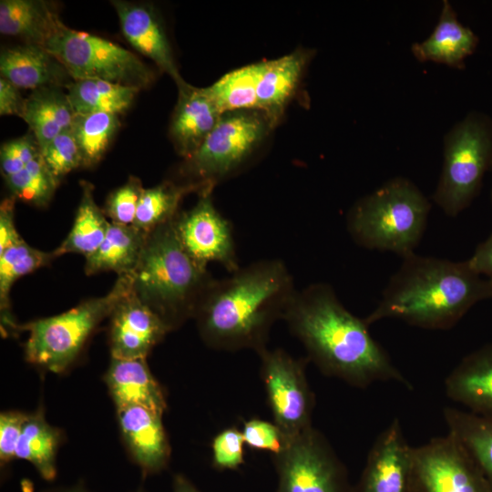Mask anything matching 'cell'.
Returning <instances> with one entry per match:
<instances>
[{
    "instance_id": "obj_18",
    "label": "cell",
    "mask_w": 492,
    "mask_h": 492,
    "mask_svg": "<svg viewBox=\"0 0 492 492\" xmlns=\"http://www.w3.org/2000/svg\"><path fill=\"white\" fill-rule=\"evenodd\" d=\"M178 88L169 136L178 154L188 159L200 149L222 114L205 87H195L184 81Z\"/></svg>"
},
{
    "instance_id": "obj_49",
    "label": "cell",
    "mask_w": 492,
    "mask_h": 492,
    "mask_svg": "<svg viewBox=\"0 0 492 492\" xmlns=\"http://www.w3.org/2000/svg\"><path fill=\"white\" fill-rule=\"evenodd\" d=\"M491 203H492V189H491Z\"/></svg>"
},
{
    "instance_id": "obj_24",
    "label": "cell",
    "mask_w": 492,
    "mask_h": 492,
    "mask_svg": "<svg viewBox=\"0 0 492 492\" xmlns=\"http://www.w3.org/2000/svg\"><path fill=\"white\" fill-rule=\"evenodd\" d=\"M63 22L53 4L43 0H1L0 32L44 47Z\"/></svg>"
},
{
    "instance_id": "obj_10",
    "label": "cell",
    "mask_w": 492,
    "mask_h": 492,
    "mask_svg": "<svg viewBox=\"0 0 492 492\" xmlns=\"http://www.w3.org/2000/svg\"><path fill=\"white\" fill-rule=\"evenodd\" d=\"M276 492H354L348 471L327 438L313 426L284 442L273 456Z\"/></svg>"
},
{
    "instance_id": "obj_6",
    "label": "cell",
    "mask_w": 492,
    "mask_h": 492,
    "mask_svg": "<svg viewBox=\"0 0 492 492\" xmlns=\"http://www.w3.org/2000/svg\"><path fill=\"white\" fill-rule=\"evenodd\" d=\"M132 286L130 275H120L102 297L90 298L57 315L20 325L27 331L25 359L36 367L62 374L81 354L85 344L104 319L108 318L118 300Z\"/></svg>"
},
{
    "instance_id": "obj_8",
    "label": "cell",
    "mask_w": 492,
    "mask_h": 492,
    "mask_svg": "<svg viewBox=\"0 0 492 492\" xmlns=\"http://www.w3.org/2000/svg\"><path fill=\"white\" fill-rule=\"evenodd\" d=\"M44 47L72 80L97 79L142 89L154 78L135 54L103 37L74 30L62 23Z\"/></svg>"
},
{
    "instance_id": "obj_30",
    "label": "cell",
    "mask_w": 492,
    "mask_h": 492,
    "mask_svg": "<svg viewBox=\"0 0 492 492\" xmlns=\"http://www.w3.org/2000/svg\"><path fill=\"white\" fill-rule=\"evenodd\" d=\"M82 194L72 228L62 241L53 251L56 257L66 253H77L87 257L103 242L110 222L94 199V187L91 183L81 181Z\"/></svg>"
},
{
    "instance_id": "obj_9",
    "label": "cell",
    "mask_w": 492,
    "mask_h": 492,
    "mask_svg": "<svg viewBox=\"0 0 492 492\" xmlns=\"http://www.w3.org/2000/svg\"><path fill=\"white\" fill-rule=\"evenodd\" d=\"M265 115L257 109L226 112L205 141L180 169L185 183L215 187L236 172L272 129Z\"/></svg>"
},
{
    "instance_id": "obj_20",
    "label": "cell",
    "mask_w": 492,
    "mask_h": 492,
    "mask_svg": "<svg viewBox=\"0 0 492 492\" xmlns=\"http://www.w3.org/2000/svg\"><path fill=\"white\" fill-rule=\"evenodd\" d=\"M104 380L117 410L141 406L164 415L167 409L165 393L152 374L146 358L111 357Z\"/></svg>"
},
{
    "instance_id": "obj_12",
    "label": "cell",
    "mask_w": 492,
    "mask_h": 492,
    "mask_svg": "<svg viewBox=\"0 0 492 492\" xmlns=\"http://www.w3.org/2000/svg\"><path fill=\"white\" fill-rule=\"evenodd\" d=\"M411 492H491L480 470L447 433L413 447Z\"/></svg>"
},
{
    "instance_id": "obj_39",
    "label": "cell",
    "mask_w": 492,
    "mask_h": 492,
    "mask_svg": "<svg viewBox=\"0 0 492 492\" xmlns=\"http://www.w3.org/2000/svg\"><path fill=\"white\" fill-rule=\"evenodd\" d=\"M40 154V149L33 134L10 140L0 150L1 171L4 178L21 171Z\"/></svg>"
},
{
    "instance_id": "obj_43",
    "label": "cell",
    "mask_w": 492,
    "mask_h": 492,
    "mask_svg": "<svg viewBox=\"0 0 492 492\" xmlns=\"http://www.w3.org/2000/svg\"><path fill=\"white\" fill-rule=\"evenodd\" d=\"M24 98L19 88L4 77H0V115L22 117L25 108Z\"/></svg>"
},
{
    "instance_id": "obj_31",
    "label": "cell",
    "mask_w": 492,
    "mask_h": 492,
    "mask_svg": "<svg viewBox=\"0 0 492 492\" xmlns=\"http://www.w3.org/2000/svg\"><path fill=\"white\" fill-rule=\"evenodd\" d=\"M213 187L202 183H176L166 180L152 188L143 190L133 226L149 234L156 228L173 220L179 213L183 198L191 193L199 194Z\"/></svg>"
},
{
    "instance_id": "obj_13",
    "label": "cell",
    "mask_w": 492,
    "mask_h": 492,
    "mask_svg": "<svg viewBox=\"0 0 492 492\" xmlns=\"http://www.w3.org/2000/svg\"><path fill=\"white\" fill-rule=\"evenodd\" d=\"M212 190L199 194L196 204L174 219L178 238L185 251L199 263L218 262L229 272L239 266L231 223L212 200Z\"/></svg>"
},
{
    "instance_id": "obj_4",
    "label": "cell",
    "mask_w": 492,
    "mask_h": 492,
    "mask_svg": "<svg viewBox=\"0 0 492 492\" xmlns=\"http://www.w3.org/2000/svg\"><path fill=\"white\" fill-rule=\"evenodd\" d=\"M132 290L169 332L193 319L214 282L207 266L182 247L174 220L149 232L133 273Z\"/></svg>"
},
{
    "instance_id": "obj_7",
    "label": "cell",
    "mask_w": 492,
    "mask_h": 492,
    "mask_svg": "<svg viewBox=\"0 0 492 492\" xmlns=\"http://www.w3.org/2000/svg\"><path fill=\"white\" fill-rule=\"evenodd\" d=\"M492 170V117L469 111L443 137V164L433 201L456 217L479 195L484 176Z\"/></svg>"
},
{
    "instance_id": "obj_38",
    "label": "cell",
    "mask_w": 492,
    "mask_h": 492,
    "mask_svg": "<svg viewBox=\"0 0 492 492\" xmlns=\"http://www.w3.org/2000/svg\"><path fill=\"white\" fill-rule=\"evenodd\" d=\"M244 445L241 430L236 427L218 433L211 443L212 466L220 471L239 469L244 464Z\"/></svg>"
},
{
    "instance_id": "obj_2",
    "label": "cell",
    "mask_w": 492,
    "mask_h": 492,
    "mask_svg": "<svg viewBox=\"0 0 492 492\" xmlns=\"http://www.w3.org/2000/svg\"><path fill=\"white\" fill-rule=\"evenodd\" d=\"M297 289L284 262L254 261L229 277L215 279L193 320L210 348L235 352L267 347L272 327L283 320Z\"/></svg>"
},
{
    "instance_id": "obj_33",
    "label": "cell",
    "mask_w": 492,
    "mask_h": 492,
    "mask_svg": "<svg viewBox=\"0 0 492 492\" xmlns=\"http://www.w3.org/2000/svg\"><path fill=\"white\" fill-rule=\"evenodd\" d=\"M262 67L263 61H260L234 69L205 87L221 114L257 109V85Z\"/></svg>"
},
{
    "instance_id": "obj_40",
    "label": "cell",
    "mask_w": 492,
    "mask_h": 492,
    "mask_svg": "<svg viewBox=\"0 0 492 492\" xmlns=\"http://www.w3.org/2000/svg\"><path fill=\"white\" fill-rule=\"evenodd\" d=\"M244 443L251 448L269 451L273 456L283 447L284 441L278 426L272 422L252 418L243 424Z\"/></svg>"
},
{
    "instance_id": "obj_48",
    "label": "cell",
    "mask_w": 492,
    "mask_h": 492,
    "mask_svg": "<svg viewBox=\"0 0 492 492\" xmlns=\"http://www.w3.org/2000/svg\"><path fill=\"white\" fill-rule=\"evenodd\" d=\"M134 492H147L143 485H140Z\"/></svg>"
},
{
    "instance_id": "obj_23",
    "label": "cell",
    "mask_w": 492,
    "mask_h": 492,
    "mask_svg": "<svg viewBox=\"0 0 492 492\" xmlns=\"http://www.w3.org/2000/svg\"><path fill=\"white\" fill-rule=\"evenodd\" d=\"M312 52L299 49L273 60L263 61L257 85V109L273 128L293 96Z\"/></svg>"
},
{
    "instance_id": "obj_25",
    "label": "cell",
    "mask_w": 492,
    "mask_h": 492,
    "mask_svg": "<svg viewBox=\"0 0 492 492\" xmlns=\"http://www.w3.org/2000/svg\"><path fill=\"white\" fill-rule=\"evenodd\" d=\"M75 117L67 92L61 87L35 89L26 98L22 118L36 138L40 151L59 133L71 128Z\"/></svg>"
},
{
    "instance_id": "obj_45",
    "label": "cell",
    "mask_w": 492,
    "mask_h": 492,
    "mask_svg": "<svg viewBox=\"0 0 492 492\" xmlns=\"http://www.w3.org/2000/svg\"><path fill=\"white\" fill-rule=\"evenodd\" d=\"M171 492H201L186 476L177 473L172 477Z\"/></svg>"
},
{
    "instance_id": "obj_3",
    "label": "cell",
    "mask_w": 492,
    "mask_h": 492,
    "mask_svg": "<svg viewBox=\"0 0 492 492\" xmlns=\"http://www.w3.org/2000/svg\"><path fill=\"white\" fill-rule=\"evenodd\" d=\"M492 299V282L468 263L415 252L403 258L377 306L364 317L371 324L398 319L410 325L446 330L478 302Z\"/></svg>"
},
{
    "instance_id": "obj_47",
    "label": "cell",
    "mask_w": 492,
    "mask_h": 492,
    "mask_svg": "<svg viewBox=\"0 0 492 492\" xmlns=\"http://www.w3.org/2000/svg\"><path fill=\"white\" fill-rule=\"evenodd\" d=\"M20 488L21 492H35L34 482L27 477H24L20 481Z\"/></svg>"
},
{
    "instance_id": "obj_17",
    "label": "cell",
    "mask_w": 492,
    "mask_h": 492,
    "mask_svg": "<svg viewBox=\"0 0 492 492\" xmlns=\"http://www.w3.org/2000/svg\"><path fill=\"white\" fill-rule=\"evenodd\" d=\"M128 42L150 58L176 82H184L176 65L166 31L156 10L149 5L122 0L111 2Z\"/></svg>"
},
{
    "instance_id": "obj_36",
    "label": "cell",
    "mask_w": 492,
    "mask_h": 492,
    "mask_svg": "<svg viewBox=\"0 0 492 492\" xmlns=\"http://www.w3.org/2000/svg\"><path fill=\"white\" fill-rule=\"evenodd\" d=\"M52 176L58 181L72 170L83 167V159L71 128L59 133L40 151Z\"/></svg>"
},
{
    "instance_id": "obj_42",
    "label": "cell",
    "mask_w": 492,
    "mask_h": 492,
    "mask_svg": "<svg viewBox=\"0 0 492 492\" xmlns=\"http://www.w3.org/2000/svg\"><path fill=\"white\" fill-rule=\"evenodd\" d=\"M15 198L9 196L2 200L0 206V251L20 242L24 239L15 225Z\"/></svg>"
},
{
    "instance_id": "obj_16",
    "label": "cell",
    "mask_w": 492,
    "mask_h": 492,
    "mask_svg": "<svg viewBox=\"0 0 492 492\" xmlns=\"http://www.w3.org/2000/svg\"><path fill=\"white\" fill-rule=\"evenodd\" d=\"M121 439L133 462L144 476L159 474L168 467L171 447L162 415L141 406L117 410Z\"/></svg>"
},
{
    "instance_id": "obj_46",
    "label": "cell",
    "mask_w": 492,
    "mask_h": 492,
    "mask_svg": "<svg viewBox=\"0 0 492 492\" xmlns=\"http://www.w3.org/2000/svg\"><path fill=\"white\" fill-rule=\"evenodd\" d=\"M42 492H91L83 481H78L71 486L53 487Z\"/></svg>"
},
{
    "instance_id": "obj_1",
    "label": "cell",
    "mask_w": 492,
    "mask_h": 492,
    "mask_svg": "<svg viewBox=\"0 0 492 492\" xmlns=\"http://www.w3.org/2000/svg\"><path fill=\"white\" fill-rule=\"evenodd\" d=\"M283 321L303 345L307 359L323 374L358 388L396 382L412 389L385 349L371 335L364 319L348 311L331 285L315 282L297 290Z\"/></svg>"
},
{
    "instance_id": "obj_5",
    "label": "cell",
    "mask_w": 492,
    "mask_h": 492,
    "mask_svg": "<svg viewBox=\"0 0 492 492\" xmlns=\"http://www.w3.org/2000/svg\"><path fill=\"white\" fill-rule=\"evenodd\" d=\"M431 202L409 179L395 177L360 198L346 216V228L359 246L402 258L415 252Z\"/></svg>"
},
{
    "instance_id": "obj_26",
    "label": "cell",
    "mask_w": 492,
    "mask_h": 492,
    "mask_svg": "<svg viewBox=\"0 0 492 492\" xmlns=\"http://www.w3.org/2000/svg\"><path fill=\"white\" fill-rule=\"evenodd\" d=\"M147 236V233L133 225L110 222L103 242L92 254L86 257V274L114 272L118 276L131 275L140 260Z\"/></svg>"
},
{
    "instance_id": "obj_34",
    "label": "cell",
    "mask_w": 492,
    "mask_h": 492,
    "mask_svg": "<svg viewBox=\"0 0 492 492\" xmlns=\"http://www.w3.org/2000/svg\"><path fill=\"white\" fill-rule=\"evenodd\" d=\"M119 126L116 114H75L71 130L81 152L83 167L90 168L99 162Z\"/></svg>"
},
{
    "instance_id": "obj_35",
    "label": "cell",
    "mask_w": 492,
    "mask_h": 492,
    "mask_svg": "<svg viewBox=\"0 0 492 492\" xmlns=\"http://www.w3.org/2000/svg\"><path fill=\"white\" fill-rule=\"evenodd\" d=\"M11 195L36 207H46L59 182L47 169L41 153L21 171L4 178Z\"/></svg>"
},
{
    "instance_id": "obj_15",
    "label": "cell",
    "mask_w": 492,
    "mask_h": 492,
    "mask_svg": "<svg viewBox=\"0 0 492 492\" xmlns=\"http://www.w3.org/2000/svg\"><path fill=\"white\" fill-rule=\"evenodd\" d=\"M108 344L111 357L146 358L169 333L164 323L130 290L109 315Z\"/></svg>"
},
{
    "instance_id": "obj_41",
    "label": "cell",
    "mask_w": 492,
    "mask_h": 492,
    "mask_svg": "<svg viewBox=\"0 0 492 492\" xmlns=\"http://www.w3.org/2000/svg\"><path fill=\"white\" fill-rule=\"evenodd\" d=\"M20 411H5L0 415V462L1 466L15 459L17 444L27 417Z\"/></svg>"
},
{
    "instance_id": "obj_29",
    "label": "cell",
    "mask_w": 492,
    "mask_h": 492,
    "mask_svg": "<svg viewBox=\"0 0 492 492\" xmlns=\"http://www.w3.org/2000/svg\"><path fill=\"white\" fill-rule=\"evenodd\" d=\"M62 431L45 418L43 407L28 414L17 444L15 458L29 462L46 481L57 475L56 455L62 442Z\"/></svg>"
},
{
    "instance_id": "obj_21",
    "label": "cell",
    "mask_w": 492,
    "mask_h": 492,
    "mask_svg": "<svg viewBox=\"0 0 492 492\" xmlns=\"http://www.w3.org/2000/svg\"><path fill=\"white\" fill-rule=\"evenodd\" d=\"M445 391L466 410L492 415V342L466 355L452 369Z\"/></svg>"
},
{
    "instance_id": "obj_44",
    "label": "cell",
    "mask_w": 492,
    "mask_h": 492,
    "mask_svg": "<svg viewBox=\"0 0 492 492\" xmlns=\"http://www.w3.org/2000/svg\"><path fill=\"white\" fill-rule=\"evenodd\" d=\"M467 261L478 274L492 282V233L477 245Z\"/></svg>"
},
{
    "instance_id": "obj_28",
    "label": "cell",
    "mask_w": 492,
    "mask_h": 492,
    "mask_svg": "<svg viewBox=\"0 0 492 492\" xmlns=\"http://www.w3.org/2000/svg\"><path fill=\"white\" fill-rule=\"evenodd\" d=\"M55 258L53 251L46 252L28 245L25 240L0 251V311L3 336L20 332L12 314L10 292L13 284L24 275L48 265Z\"/></svg>"
},
{
    "instance_id": "obj_11",
    "label": "cell",
    "mask_w": 492,
    "mask_h": 492,
    "mask_svg": "<svg viewBox=\"0 0 492 492\" xmlns=\"http://www.w3.org/2000/svg\"><path fill=\"white\" fill-rule=\"evenodd\" d=\"M257 354L273 423L286 442L313 426L315 398L306 375L309 360L297 359L281 348L266 347Z\"/></svg>"
},
{
    "instance_id": "obj_32",
    "label": "cell",
    "mask_w": 492,
    "mask_h": 492,
    "mask_svg": "<svg viewBox=\"0 0 492 492\" xmlns=\"http://www.w3.org/2000/svg\"><path fill=\"white\" fill-rule=\"evenodd\" d=\"M75 114L125 112L139 89L108 81L72 80L66 87Z\"/></svg>"
},
{
    "instance_id": "obj_22",
    "label": "cell",
    "mask_w": 492,
    "mask_h": 492,
    "mask_svg": "<svg viewBox=\"0 0 492 492\" xmlns=\"http://www.w3.org/2000/svg\"><path fill=\"white\" fill-rule=\"evenodd\" d=\"M1 77L18 88L66 87L72 79L62 64L45 47L23 44L5 48L0 55Z\"/></svg>"
},
{
    "instance_id": "obj_14",
    "label": "cell",
    "mask_w": 492,
    "mask_h": 492,
    "mask_svg": "<svg viewBox=\"0 0 492 492\" xmlns=\"http://www.w3.org/2000/svg\"><path fill=\"white\" fill-rule=\"evenodd\" d=\"M413 447L395 418L374 442L354 492H411Z\"/></svg>"
},
{
    "instance_id": "obj_37",
    "label": "cell",
    "mask_w": 492,
    "mask_h": 492,
    "mask_svg": "<svg viewBox=\"0 0 492 492\" xmlns=\"http://www.w3.org/2000/svg\"><path fill=\"white\" fill-rule=\"evenodd\" d=\"M143 190L141 180L129 176L126 183L108 196L102 210L111 223L133 224Z\"/></svg>"
},
{
    "instance_id": "obj_27",
    "label": "cell",
    "mask_w": 492,
    "mask_h": 492,
    "mask_svg": "<svg viewBox=\"0 0 492 492\" xmlns=\"http://www.w3.org/2000/svg\"><path fill=\"white\" fill-rule=\"evenodd\" d=\"M443 416L448 434L469 455L492 492V415L446 407Z\"/></svg>"
},
{
    "instance_id": "obj_19",
    "label": "cell",
    "mask_w": 492,
    "mask_h": 492,
    "mask_svg": "<svg viewBox=\"0 0 492 492\" xmlns=\"http://www.w3.org/2000/svg\"><path fill=\"white\" fill-rule=\"evenodd\" d=\"M478 44V36L458 20L452 4L443 0L434 30L425 40L413 43L410 49L420 63L433 62L463 70L466 59L476 52Z\"/></svg>"
}]
</instances>
